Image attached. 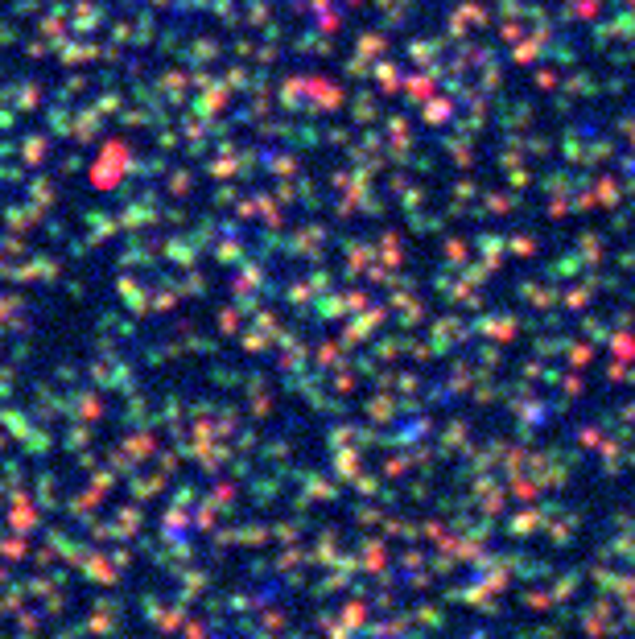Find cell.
Returning <instances> with one entry per match:
<instances>
[{
  "instance_id": "obj_1",
  "label": "cell",
  "mask_w": 635,
  "mask_h": 639,
  "mask_svg": "<svg viewBox=\"0 0 635 639\" xmlns=\"http://www.w3.org/2000/svg\"><path fill=\"white\" fill-rule=\"evenodd\" d=\"M149 5H161V9H174V13H203V9H236V5H248V0H149Z\"/></svg>"
}]
</instances>
